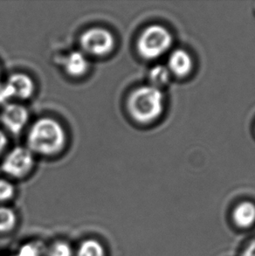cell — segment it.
<instances>
[{"label":"cell","instance_id":"cell-1","mask_svg":"<svg viewBox=\"0 0 255 256\" xmlns=\"http://www.w3.org/2000/svg\"><path fill=\"white\" fill-rule=\"evenodd\" d=\"M66 135L62 125L52 118H42L32 126L28 135V146L34 152L54 155L62 150Z\"/></svg>","mask_w":255,"mask_h":256},{"label":"cell","instance_id":"cell-2","mask_svg":"<svg viewBox=\"0 0 255 256\" xmlns=\"http://www.w3.org/2000/svg\"><path fill=\"white\" fill-rule=\"evenodd\" d=\"M162 94L153 86H144L134 90L128 100V108L134 120L146 124L162 114Z\"/></svg>","mask_w":255,"mask_h":256},{"label":"cell","instance_id":"cell-3","mask_svg":"<svg viewBox=\"0 0 255 256\" xmlns=\"http://www.w3.org/2000/svg\"><path fill=\"white\" fill-rule=\"evenodd\" d=\"M172 43V37L167 29L158 24L150 26L138 40V52L145 59H156L164 54Z\"/></svg>","mask_w":255,"mask_h":256},{"label":"cell","instance_id":"cell-4","mask_svg":"<svg viewBox=\"0 0 255 256\" xmlns=\"http://www.w3.org/2000/svg\"><path fill=\"white\" fill-rule=\"evenodd\" d=\"M80 46L85 52L92 56H104L114 48V38L107 29L91 28L82 35Z\"/></svg>","mask_w":255,"mask_h":256},{"label":"cell","instance_id":"cell-5","mask_svg":"<svg viewBox=\"0 0 255 256\" xmlns=\"http://www.w3.org/2000/svg\"><path fill=\"white\" fill-rule=\"evenodd\" d=\"M34 92V84L30 77L24 74H14L6 84L0 86V104L12 98L28 99Z\"/></svg>","mask_w":255,"mask_h":256},{"label":"cell","instance_id":"cell-6","mask_svg":"<svg viewBox=\"0 0 255 256\" xmlns=\"http://www.w3.org/2000/svg\"><path fill=\"white\" fill-rule=\"evenodd\" d=\"M34 156L30 150L17 147L12 150L4 160L2 169L12 176H23L31 170Z\"/></svg>","mask_w":255,"mask_h":256},{"label":"cell","instance_id":"cell-7","mask_svg":"<svg viewBox=\"0 0 255 256\" xmlns=\"http://www.w3.org/2000/svg\"><path fill=\"white\" fill-rule=\"evenodd\" d=\"M28 112L20 104H6L1 114V121L9 132L18 134L28 122Z\"/></svg>","mask_w":255,"mask_h":256},{"label":"cell","instance_id":"cell-8","mask_svg":"<svg viewBox=\"0 0 255 256\" xmlns=\"http://www.w3.org/2000/svg\"><path fill=\"white\" fill-rule=\"evenodd\" d=\"M63 66L68 74L72 77H80L88 70V62L86 56L79 51H74L66 56Z\"/></svg>","mask_w":255,"mask_h":256},{"label":"cell","instance_id":"cell-9","mask_svg":"<svg viewBox=\"0 0 255 256\" xmlns=\"http://www.w3.org/2000/svg\"><path fill=\"white\" fill-rule=\"evenodd\" d=\"M170 70L178 76H184L190 73L192 60L186 51L178 49L172 54L169 59Z\"/></svg>","mask_w":255,"mask_h":256},{"label":"cell","instance_id":"cell-10","mask_svg":"<svg viewBox=\"0 0 255 256\" xmlns=\"http://www.w3.org/2000/svg\"><path fill=\"white\" fill-rule=\"evenodd\" d=\"M234 220L236 225L246 228L255 223V204L251 202H243L235 208Z\"/></svg>","mask_w":255,"mask_h":256},{"label":"cell","instance_id":"cell-11","mask_svg":"<svg viewBox=\"0 0 255 256\" xmlns=\"http://www.w3.org/2000/svg\"><path fill=\"white\" fill-rule=\"evenodd\" d=\"M104 245L94 239H86L80 243L76 256H105Z\"/></svg>","mask_w":255,"mask_h":256},{"label":"cell","instance_id":"cell-12","mask_svg":"<svg viewBox=\"0 0 255 256\" xmlns=\"http://www.w3.org/2000/svg\"><path fill=\"white\" fill-rule=\"evenodd\" d=\"M17 216L12 209L0 206V232H9L15 228Z\"/></svg>","mask_w":255,"mask_h":256},{"label":"cell","instance_id":"cell-13","mask_svg":"<svg viewBox=\"0 0 255 256\" xmlns=\"http://www.w3.org/2000/svg\"><path fill=\"white\" fill-rule=\"evenodd\" d=\"M170 79V72L164 66H156L152 68L150 74V80L152 86L158 88V86H162L168 82Z\"/></svg>","mask_w":255,"mask_h":256},{"label":"cell","instance_id":"cell-14","mask_svg":"<svg viewBox=\"0 0 255 256\" xmlns=\"http://www.w3.org/2000/svg\"><path fill=\"white\" fill-rule=\"evenodd\" d=\"M72 246L65 242H57L49 250L48 256H72Z\"/></svg>","mask_w":255,"mask_h":256},{"label":"cell","instance_id":"cell-15","mask_svg":"<svg viewBox=\"0 0 255 256\" xmlns=\"http://www.w3.org/2000/svg\"><path fill=\"white\" fill-rule=\"evenodd\" d=\"M42 246L34 243H28L21 246L14 256H40Z\"/></svg>","mask_w":255,"mask_h":256},{"label":"cell","instance_id":"cell-16","mask_svg":"<svg viewBox=\"0 0 255 256\" xmlns=\"http://www.w3.org/2000/svg\"><path fill=\"white\" fill-rule=\"evenodd\" d=\"M14 186L12 184L4 180H0V202L7 201L14 197Z\"/></svg>","mask_w":255,"mask_h":256},{"label":"cell","instance_id":"cell-17","mask_svg":"<svg viewBox=\"0 0 255 256\" xmlns=\"http://www.w3.org/2000/svg\"><path fill=\"white\" fill-rule=\"evenodd\" d=\"M242 256H255V240L249 244Z\"/></svg>","mask_w":255,"mask_h":256},{"label":"cell","instance_id":"cell-18","mask_svg":"<svg viewBox=\"0 0 255 256\" xmlns=\"http://www.w3.org/2000/svg\"><path fill=\"white\" fill-rule=\"evenodd\" d=\"M7 144V138L6 135L4 134L3 132L0 130V154L3 152L4 149L6 148V146Z\"/></svg>","mask_w":255,"mask_h":256},{"label":"cell","instance_id":"cell-19","mask_svg":"<svg viewBox=\"0 0 255 256\" xmlns=\"http://www.w3.org/2000/svg\"><path fill=\"white\" fill-rule=\"evenodd\" d=\"M0 86H1V85H0Z\"/></svg>","mask_w":255,"mask_h":256}]
</instances>
